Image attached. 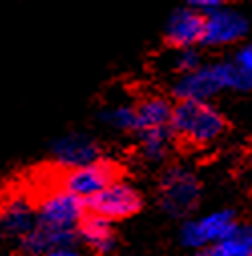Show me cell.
Wrapping results in <instances>:
<instances>
[{
  "mask_svg": "<svg viewBox=\"0 0 252 256\" xmlns=\"http://www.w3.org/2000/svg\"><path fill=\"white\" fill-rule=\"evenodd\" d=\"M85 202L65 190H50L36 202V224L60 230H75L85 216Z\"/></svg>",
  "mask_w": 252,
  "mask_h": 256,
  "instance_id": "5b68a950",
  "label": "cell"
},
{
  "mask_svg": "<svg viewBox=\"0 0 252 256\" xmlns=\"http://www.w3.org/2000/svg\"><path fill=\"white\" fill-rule=\"evenodd\" d=\"M44 256H83V254L79 250H75L73 246H69V248H56V250H52Z\"/></svg>",
  "mask_w": 252,
  "mask_h": 256,
  "instance_id": "d6986e66",
  "label": "cell"
},
{
  "mask_svg": "<svg viewBox=\"0 0 252 256\" xmlns=\"http://www.w3.org/2000/svg\"><path fill=\"white\" fill-rule=\"evenodd\" d=\"M234 62H236V65H238L242 71H246V73L252 77V44L242 46V48L236 52Z\"/></svg>",
  "mask_w": 252,
  "mask_h": 256,
  "instance_id": "ac0fdd59",
  "label": "cell"
},
{
  "mask_svg": "<svg viewBox=\"0 0 252 256\" xmlns=\"http://www.w3.org/2000/svg\"><path fill=\"white\" fill-rule=\"evenodd\" d=\"M75 232H77V240H81L95 254H107L115 246V232H113L111 222H107L95 214L85 212V216L77 224Z\"/></svg>",
  "mask_w": 252,
  "mask_h": 256,
  "instance_id": "7c38bea8",
  "label": "cell"
},
{
  "mask_svg": "<svg viewBox=\"0 0 252 256\" xmlns=\"http://www.w3.org/2000/svg\"><path fill=\"white\" fill-rule=\"evenodd\" d=\"M170 130L184 144L208 146L226 132V119L208 101H178L172 109Z\"/></svg>",
  "mask_w": 252,
  "mask_h": 256,
  "instance_id": "6da1fadb",
  "label": "cell"
},
{
  "mask_svg": "<svg viewBox=\"0 0 252 256\" xmlns=\"http://www.w3.org/2000/svg\"><path fill=\"white\" fill-rule=\"evenodd\" d=\"M50 152L60 170H75L101 158L99 144L85 134H67L58 138Z\"/></svg>",
  "mask_w": 252,
  "mask_h": 256,
  "instance_id": "52a82bcc",
  "label": "cell"
},
{
  "mask_svg": "<svg viewBox=\"0 0 252 256\" xmlns=\"http://www.w3.org/2000/svg\"><path fill=\"white\" fill-rule=\"evenodd\" d=\"M238 226L232 210H218L200 220H188L182 228V244L188 248L206 250L228 238Z\"/></svg>",
  "mask_w": 252,
  "mask_h": 256,
  "instance_id": "8992f818",
  "label": "cell"
},
{
  "mask_svg": "<svg viewBox=\"0 0 252 256\" xmlns=\"http://www.w3.org/2000/svg\"><path fill=\"white\" fill-rule=\"evenodd\" d=\"M248 30V22L242 14H238L236 10H228V8H220L214 14L206 16V24H204V38L202 42L206 44H230L240 40Z\"/></svg>",
  "mask_w": 252,
  "mask_h": 256,
  "instance_id": "30bf717a",
  "label": "cell"
},
{
  "mask_svg": "<svg viewBox=\"0 0 252 256\" xmlns=\"http://www.w3.org/2000/svg\"><path fill=\"white\" fill-rule=\"evenodd\" d=\"M200 198V182L196 174L186 168H172L160 186L162 208L172 216L190 214Z\"/></svg>",
  "mask_w": 252,
  "mask_h": 256,
  "instance_id": "277c9868",
  "label": "cell"
},
{
  "mask_svg": "<svg viewBox=\"0 0 252 256\" xmlns=\"http://www.w3.org/2000/svg\"><path fill=\"white\" fill-rule=\"evenodd\" d=\"M0 236H2V232H0Z\"/></svg>",
  "mask_w": 252,
  "mask_h": 256,
  "instance_id": "44dd1931",
  "label": "cell"
},
{
  "mask_svg": "<svg viewBox=\"0 0 252 256\" xmlns=\"http://www.w3.org/2000/svg\"><path fill=\"white\" fill-rule=\"evenodd\" d=\"M77 242L75 230H60L36 224L28 234L18 238L20 252L24 256H44L56 248H69Z\"/></svg>",
  "mask_w": 252,
  "mask_h": 256,
  "instance_id": "8fae6325",
  "label": "cell"
},
{
  "mask_svg": "<svg viewBox=\"0 0 252 256\" xmlns=\"http://www.w3.org/2000/svg\"><path fill=\"white\" fill-rule=\"evenodd\" d=\"M174 65L184 75H188V73H192V71L202 67L200 65V54L194 48H182V50H178V56L174 58Z\"/></svg>",
  "mask_w": 252,
  "mask_h": 256,
  "instance_id": "e0dca14e",
  "label": "cell"
},
{
  "mask_svg": "<svg viewBox=\"0 0 252 256\" xmlns=\"http://www.w3.org/2000/svg\"><path fill=\"white\" fill-rule=\"evenodd\" d=\"M36 226V202L16 192L0 204V232L22 238Z\"/></svg>",
  "mask_w": 252,
  "mask_h": 256,
  "instance_id": "ba28073f",
  "label": "cell"
},
{
  "mask_svg": "<svg viewBox=\"0 0 252 256\" xmlns=\"http://www.w3.org/2000/svg\"><path fill=\"white\" fill-rule=\"evenodd\" d=\"M206 16L194 8H180L176 10L166 26V40L176 48H194L196 42L204 38Z\"/></svg>",
  "mask_w": 252,
  "mask_h": 256,
  "instance_id": "9c48e42d",
  "label": "cell"
},
{
  "mask_svg": "<svg viewBox=\"0 0 252 256\" xmlns=\"http://www.w3.org/2000/svg\"><path fill=\"white\" fill-rule=\"evenodd\" d=\"M103 119L123 132H136V107L134 105H117L103 113Z\"/></svg>",
  "mask_w": 252,
  "mask_h": 256,
  "instance_id": "2e32d148",
  "label": "cell"
},
{
  "mask_svg": "<svg viewBox=\"0 0 252 256\" xmlns=\"http://www.w3.org/2000/svg\"><path fill=\"white\" fill-rule=\"evenodd\" d=\"M172 109L168 99L164 97H148L140 105H136V132H152V130H164L170 127Z\"/></svg>",
  "mask_w": 252,
  "mask_h": 256,
  "instance_id": "4fadbf2b",
  "label": "cell"
},
{
  "mask_svg": "<svg viewBox=\"0 0 252 256\" xmlns=\"http://www.w3.org/2000/svg\"><path fill=\"white\" fill-rule=\"evenodd\" d=\"M172 130L164 127V130H152V132H142L140 134V154L148 162H162L172 146Z\"/></svg>",
  "mask_w": 252,
  "mask_h": 256,
  "instance_id": "9a60e30c",
  "label": "cell"
},
{
  "mask_svg": "<svg viewBox=\"0 0 252 256\" xmlns=\"http://www.w3.org/2000/svg\"><path fill=\"white\" fill-rule=\"evenodd\" d=\"M194 256H210V254H208V250H196Z\"/></svg>",
  "mask_w": 252,
  "mask_h": 256,
  "instance_id": "ffe728a7",
  "label": "cell"
},
{
  "mask_svg": "<svg viewBox=\"0 0 252 256\" xmlns=\"http://www.w3.org/2000/svg\"><path fill=\"white\" fill-rule=\"evenodd\" d=\"M206 250L210 256H252V226L238 224L228 238Z\"/></svg>",
  "mask_w": 252,
  "mask_h": 256,
  "instance_id": "5bb4252c",
  "label": "cell"
},
{
  "mask_svg": "<svg viewBox=\"0 0 252 256\" xmlns=\"http://www.w3.org/2000/svg\"><path fill=\"white\" fill-rule=\"evenodd\" d=\"M121 176H123V170L117 162L99 158V160H95L87 166L75 168V170H62L58 188L85 202L91 196L99 194L107 186L119 182Z\"/></svg>",
  "mask_w": 252,
  "mask_h": 256,
  "instance_id": "7a4b0ae2",
  "label": "cell"
},
{
  "mask_svg": "<svg viewBox=\"0 0 252 256\" xmlns=\"http://www.w3.org/2000/svg\"><path fill=\"white\" fill-rule=\"evenodd\" d=\"M142 206H144L142 194L132 184L123 182V180L107 186L99 194L85 200V210L89 214H95V216L107 220V222L132 218L134 214H138L142 210Z\"/></svg>",
  "mask_w": 252,
  "mask_h": 256,
  "instance_id": "3957f363",
  "label": "cell"
}]
</instances>
